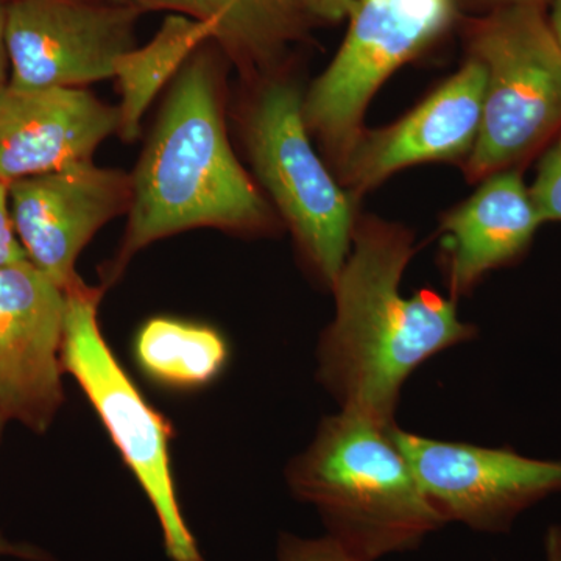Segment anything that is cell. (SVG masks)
I'll use <instances>...</instances> for the list:
<instances>
[{
    "label": "cell",
    "instance_id": "cell-2",
    "mask_svg": "<svg viewBox=\"0 0 561 561\" xmlns=\"http://www.w3.org/2000/svg\"><path fill=\"white\" fill-rule=\"evenodd\" d=\"M412 232L378 219L356 221L348 257L331 289L335 319L319 346V378L345 411L393 424L405 379L443 350L474 337L454 298L423 289L402 297Z\"/></svg>",
    "mask_w": 561,
    "mask_h": 561
},
{
    "label": "cell",
    "instance_id": "cell-18",
    "mask_svg": "<svg viewBox=\"0 0 561 561\" xmlns=\"http://www.w3.org/2000/svg\"><path fill=\"white\" fill-rule=\"evenodd\" d=\"M529 191L542 224L561 221V136L542 158Z\"/></svg>",
    "mask_w": 561,
    "mask_h": 561
},
{
    "label": "cell",
    "instance_id": "cell-24",
    "mask_svg": "<svg viewBox=\"0 0 561 561\" xmlns=\"http://www.w3.org/2000/svg\"><path fill=\"white\" fill-rule=\"evenodd\" d=\"M545 542L548 561H561V526L549 527Z\"/></svg>",
    "mask_w": 561,
    "mask_h": 561
},
{
    "label": "cell",
    "instance_id": "cell-20",
    "mask_svg": "<svg viewBox=\"0 0 561 561\" xmlns=\"http://www.w3.org/2000/svg\"><path fill=\"white\" fill-rule=\"evenodd\" d=\"M28 260L14 231L10 210V184L0 180V267Z\"/></svg>",
    "mask_w": 561,
    "mask_h": 561
},
{
    "label": "cell",
    "instance_id": "cell-25",
    "mask_svg": "<svg viewBox=\"0 0 561 561\" xmlns=\"http://www.w3.org/2000/svg\"><path fill=\"white\" fill-rule=\"evenodd\" d=\"M471 2L483 3V5H493L501 9V7L511 5H538L541 7L546 0H471Z\"/></svg>",
    "mask_w": 561,
    "mask_h": 561
},
{
    "label": "cell",
    "instance_id": "cell-7",
    "mask_svg": "<svg viewBox=\"0 0 561 561\" xmlns=\"http://www.w3.org/2000/svg\"><path fill=\"white\" fill-rule=\"evenodd\" d=\"M456 14L457 0H354L341 49L302 95L306 127L334 168L364 131L383 81L440 38Z\"/></svg>",
    "mask_w": 561,
    "mask_h": 561
},
{
    "label": "cell",
    "instance_id": "cell-16",
    "mask_svg": "<svg viewBox=\"0 0 561 561\" xmlns=\"http://www.w3.org/2000/svg\"><path fill=\"white\" fill-rule=\"evenodd\" d=\"M210 41L206 25L184 14L172 13L142 47H133L122 55L114 66L121 102L117 135L125 142H133L140 135L142 117L151 103L192 55Z\"/></svg>",
    "mask_w": 561,
    "mask_h": 561
},
{
    "label": "cell",
    "instance_id": "cell-6",
    "mask_svg": "<svg viewBox=\"0 0 561 561\" xmlns=\"http://www.w3.org/2000/svg\"><path fill=\"white\" fill-rule=\"evenodd\" d=\"M472 57L485 69L481 130L467 158L471 180L522 160L561 125V49L538 5L496 9L476 24Z\"/></svg>",
    "mask_w": 561,
    "mask_h": 561
},
{
    "label": "cell",
    "instance_id": "cell-13",
    "mask_svg": "<svg viewBox=\"0 0 561 561\" xmlns=\"http://www.w3.org/2000/svg\"><path fill=\"white\" fill-rule=\"evenodd\" d=\"M119 128L117 105L88 88L0 87V180L5 183L91 162Z\"/></svg>",
    "mask_w": 561,
    "mask_h": 561
},
{
    "label": "cell",
    "instance_id": "cell-15",
    "mask_svg": "<svg viewBox=\"0 0 561 561\" xmlns=\"http://www.w3.org/2000/svg\"><path fill=\"white\" fill-rule=\"evenodd\" d=\"M136 5L171 10L206 25L210 41L250 80L272 76L306 18L291 0H136Z\"/></svg>",
    "mask_w": 561,
    "mask_h": 561
},
{
    "label": "cell",
    "instance_id": "cell-22",
    "mask_svg": "<svg viewBox=\"0 0 561 561\" xmlns=\"http://www.w3.org/2000/svg\"><path fill=\"white\" fill-rule=\"evenodd\" d=\"M7 7H9V0H0V87L9 83L7 79V70L10 69L5 41Z\"/></svg>",
    "mask_w": 561,
    "mask_h": 561
},
{
    "label": "cell",
    "instance_id": "cell-19",
    "mask_svg": "<svg viewBox=\"0 0 561 561\" xmlns=\"http://www.w3.org/2000/svg\"><path fill=\"white\" fill-rule=\"evenodd\" d=\"M279 561H357L331 535L317 540L283 535L278 546Z\"/></svg>",
    "mask_w": 561,
    "mask_h": 561
},
{
    "label": "cell",
    "instance_id": "cell-1",
    "mask_svg": "<svg viewBox=\"0 0 561 561\" xmlns=\"http://www.w3.org/2000/svg\"><path fill=\"white\" fill-rule=\"evenodd\" d=\"M209 43L169 84L131 173L128 224L103 275L105 289L140 250L169 236L197 228L253 236L275 225L272 206L232 150L224 65Z\"/></svg>",
    "mask_w": 561,
    "mask_h": 561
},
{
    "label": "cell",
    "instance_id": "cell-26",
    "mask_svg": "<svg viewBox=\"0 0 561 561\" xmlns=\"http://www.w3.org/2000/svg\"><path fill=\"white\" fill-rule=\"evenodd\" d=\"M549 27L553 33V38L559 43L561 49V0H553L551 21Z\"/></svg>",
    "mask_w": 561,
    "mask_h": 561
},
{
    "label": "cell",
    "instance_id": "cell-23",
    "mask_svg": "<svg viewBox=\"0 0 561 561\" xmlns=\"http://www.w3.org/2000/svg\"><path fill=\"white\" fill-rule=\"evenodd\" d=\"M3 419H5V416H3L2 412H0V431H2ZM0 556H16L21 557V559L28 560L44 559V557H41V553L35 551V549L22 548V546L11 545V542L3 540L2 537H0Z\"/></svg>",
    "mask_w": 561,
    "mask_h": 561
},
{
    "label": "cell",
    "instance_id": "cell-5",
    "mask_svg": "<svg viewBox=\"0 0 561 561\" xmlns=\"http://www.w3.org/2000/svg\"><path fill=\"white\" fill-rule=\"evenodd\" d=\"M103 291L105 287L88 286L83 279L66 290L62 370L79 382L153 505L169 559L205 561L181 515L169 456L171 424L144 400L103 337L99 323Z\"/></svg>",
    "mask_w": 561,
    "mask_h": 561
},
{
    "label": "cell",
    "instance_id": "cell-17",
    "mask_svg": "<svg viewBox=\"0 0 561 561\" xmlns=\"http://www.w3.org/2000/svg\"><path fill=\"white\" fill-rule=\"evenodd\" d=\"M140 370L171 389L208 386L228 360L227 341L206 324L157 317L142 324L135 341Z\"/></svg>",
    "mask_w": 561,
    "mask_h": 561
},
{
    "label": "cell",
    "instance_id": "cell-3",
    "mask_svg": "<svg viewBox=\"0 0 561 561\" xmlns=\"http://www.w3.org/2000/svg\"><path fill=\"white\" fill-rule=\"evenodd\" d=\"M393 426L343 409L287 468L295 496L316 505L357 561L411 551L445 524L391 437Z\"/></svg>",
    "mask_w": 561,
    "mask_h": 561
},
{
    "label": "cell",
    "instance_id": "cell-9",
    "mask_svg": "<svg viewBox=\"0 0 561 561\" xmlns=\"http://www.w3.org/2000/svg\"><path fill=\"white\" fill-rule=\"evenodd\" d=\"M391 437L445 523L504 531L519 513L561 491V461L530 459L508 448L431 440L397 426Z\"/></svg>",
    "mask_w": 561,
    "mask_h": 561
},
{
    "label": "cell",
    "instance_id": "cell-8",
    "mask_svg": "<svg viewBox=\"0 0 561 561\" xmlns=\"http://www.w3.org/2000/svg\"><path fill=\"white\" fill-rule=\"evenodd\" d=\"M140 11L106 0H9L10 87L87 88L113 79L116 61L136 47Z\"/></svg>",
    "mask_w": 561,
    "mask_h": 561
},
{
    "label": "cell",
    "instance_id": "cell-10",
    "mask_svg": "<svg viewBox=\"0 0 561 561\" xmlns=\"http://www.w3.org/2000/svg\"><path fill=\"white\" fill-rule=\"evenodd\" d=\"M130 205L131 173L94 161L10 184L11 219L28 261L65 291L81 279L84 247Z\"/></svg>",
    "mask_w": 561,
    "mask_h": 561
},
{
    "label": "cell",
    "instance_id": "cell-27",
    "mask_svg": "<svg viewBox=\"0 0 561 561\" xmlns=\"http://www.w3.org/2000/svg\"><path fill=\"white\" fill-rule=\"evenodd\" d=\"M106 2H113V3H136V0H106Z\"/></svg>",
    "mask_w": 561,
    "mask_h": 561
},
{
    "label": "cell",
    "instance_id": "cell-14",
    "mask_svg": "<svg viewBox=\"0 0 561 561\" xmlns=\"http://www.w3.org/2000/svg\"><path fill=\"white\" fill-rule=\"evenodd\" d=\"M541 224L518 172L486 176L481 187L442 221L454 298L470 291L485 273L518 260Z\"/></svg>",
    "mask_w": 561,
    "mask_h": 561
},
{
    "label": "cell",
    "instance_id": "cell-11",
    "mask_svg": "<svg viewBox=\"0 0 561 561\" xmlns=\"http://www.w3.org/2000/svg\"><path fill=\"white\" fill-rule=\"evenodd\" d=\"M66 291L31 261L0 267V412L33 431L60 409Z\"/></svg>",
    "mask_w": 561,
    "mask_h": 561
},
{
    "label": "cell",
    "instance_id": "cell-12",
    "mask_svg": "<svg viewBox=\"0 0 561 561\" xmlns=\"http://www.w3.org/2000/svg\"><path fill=\"white\" fill-rule=\"evenodd\" d=\"M485 81L482 62L471 57L397 124L362 131L335 165L343 187L360 195L411 165L467 160L481 130Z\"/></svg>",
    "mask_w": 561,
    "mask_h": 561
},
{
    "label": "cell",
    "instance_id": "cell-4",
    "mask_svg": "<svg viewBox=\"0 0 561 561\" xmlns=\"http://www.w3.org/2000/svg\"><path fill=\"white\" fill-rule=\"evenodd\" d=\"M257 81L241 114L251 168L294 234L301 256L332 287L353 243V195L334 180L313 149L300 87L273 73Z\"/></svg>",
    "mask_w": 561,
    "mask_h": 561
},
{
    "label": "cell",
    "instance_id": "cell-21",
    "mask_svg": "<svg viewBox=\"0 0 561 561\" xmlns=\"http://www.w3.org/2000/svg\"><path fill=\"white\" fill-rule=\"evenodd\" d=\"M306 14L324 21H342L348 16L354 0H291Z\"/></svg>",
    "mask_w": 561,
    "mask_h": 561
}]
</instances>
